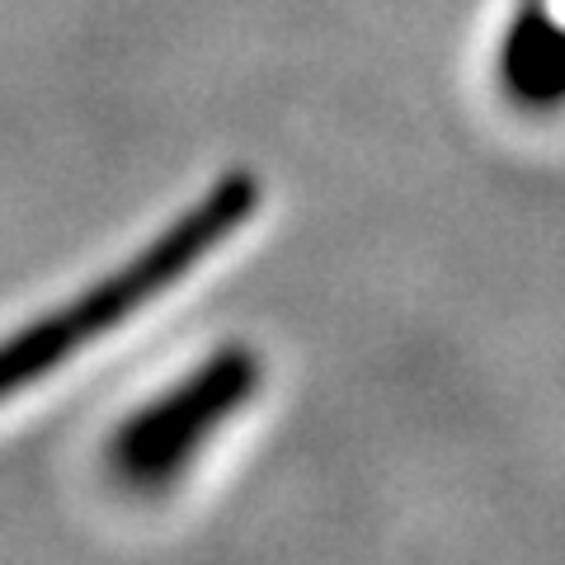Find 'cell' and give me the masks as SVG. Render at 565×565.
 <instances>
[{
    "label": "cell",
    "mask_w": 565,
    "mask_h": 565,
    "mask_svg": "<svg viewBox=\"0 0 565 565\" xmlns=\"http://www.w3.org/2000/svg\"><path fill=\"white\" fill-rule=\"evenodd\" d=\"M259 207L255 174H222L199 203L180 212L151 245H141L132 259H122L114 274L95 278L85 292L66 297L62 307L33 316L20 330L0 334V405L14 401L29 386L47 382L57 367H66L76 353L99 344L109 330L128 326L141 307H151L161 292H170L184 274L226 245Z\"/></svg>",
    "instance_id": "1"
},
{
    "label": "cell",
    "mask_w": 565,
    "mask_h": 565,
    "mask_svg": "<svg viewBox=\"0 0 565 565\" xmlns=\"http://www.w3.org/2000/svg\"><path fill=\"white\" fill-rule=\"evenodd\" d=\"M504 95L533 114L565 104V24L552 10H514L500 47Z\"/></svg>",
    "instance_id": "3"
},
{
    "label": "cell",
    "mask_w": 565,
    "mask_h": 565,
    "mask_svg": "<svg viewBox=\"0 0 565 565\" xmlns=\"http://www.w3.org/2000/svg\"><path fill=\"white\" fill-rule=\"evenodd\" d=\"M259 377L264 367L255 349H217L184 382H174L166 396H156L118 424L109 448H104V467L132 494L166 490L199 457L207 438L259 392Z\"/></svg>",
    "instance_id": "2"
}]
</instances>
